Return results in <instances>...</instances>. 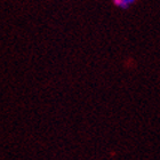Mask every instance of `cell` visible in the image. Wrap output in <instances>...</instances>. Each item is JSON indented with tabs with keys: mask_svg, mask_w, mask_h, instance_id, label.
<instances>
[{
	"mask_svg": "<svg viewBox=\"0 0 160 160\" xmlns=\"http://www.w3.org/2000/svg\"><path fill=\"white\" fill-rule=\"evenodd\" d=\"M121 1V8H127V7H129L130 5H133L136 0H120Z\"/></svg>",
	"mask_w": 160,
	"mask_h": 160,
	"instance_id": "obj_1",
	"label": "cell"
}]
</instances>
